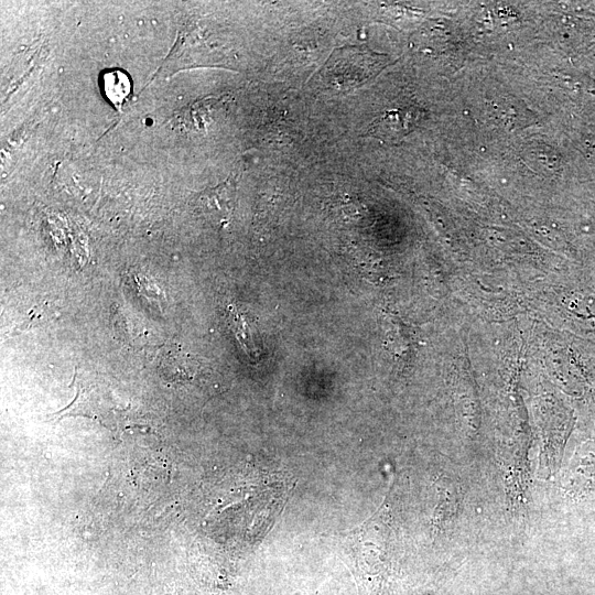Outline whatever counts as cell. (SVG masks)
<instances>
[{
    "label": "cell",
    "mask_w": 595,
    "mask_h": 595,
    "mask_svg": "<svg viewBox=\"0 0 595 595\" xmlns=\"http://www.w3.org/2000/svg\"><path fill=\"white\" fill-rule=\"evenodd\" d=\"M113 407L106 394L96 386H85L83 382L76 385V396L74 400L64 409L50 415V419L62 420L67 416H87L99 421L108 426L111 420ZM110 423V422H109Z\"/></svg>",
    "instance_id": "cell-1"
},
{
    "label": "cell",
    "mask_w": 595,
    "mask_h": 595,
    "mask_svg": "<svg viewBox=\"0 0 595 595\" xmlns=\"http://www.w3.org/2000/svg\"><path fill=\"white\" fill-rule=\"evenodd\" d=\"M567 490L575 499L595 497V440L582 443L572 456Z\"/></svg>",
    "instance_id": "cell-2"
},
{
    "label": "cell",
    "mask_w": 595,
    "mask_h": 595,
    "mask_svg": "<svg viewBox=\"0 0 595 595\" xmlns=\"http://www.w3.org/2000/svg\"><path fill=\"white\" fill-rule=\"evenodd\" d=\"M236 195L235 181L228 178L226 182L201 193L197 206L201 212L215 219H225L235 208Z\"/></svg>",
    "instance_id": "cell-3"
},
{
    "label": "cell",
    "mask_w": 595,
    "mask_h": 595,
    "mask_svg": "<svg viewBox=\"0 0 595 595\" xmlns=\"http://www.w3.org/2000/svg\"><path fill=\"white\" fill-rule=\"evenodd\" d=\"M102 89L108 100L120 109L131 93V82L129 76L120 69L108 71L102 76Z\"/></svg>",
    "instance_id": "cell-4"
}]
</instances>
